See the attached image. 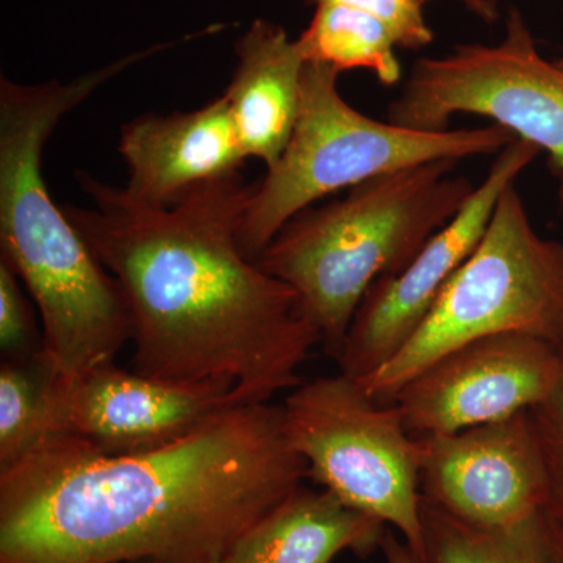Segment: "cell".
<instances>
[{"mask_svg": "<svg viewBox=\"0 0 563 563\" xmlns=\"http://www.w3.org/2000/svg\"><path fill=\"white\" fill-rule=\"evenodd\" d=\"M309 468L269 402L109 454L52 437L0 472V563H218Z\"/></svg>", "mask_w": 563, "mask_h": 563, "instance_id": "1", "label": "cell"}, {"mask_svg": "<svg viewBox=\"0 0 563 563\" xmlns=\"http://www.w3.org/2000/svg\"><path fill=\"white\" fill-rule=\"evenodd\" d=\"M76 177L92 207L63 209L121 285L133 372L222 388L246 404L301 384L298 369L320 333L290 285L243 251L240 225L254 184L235 174L154 209L90 174Z\"/></svg>", "mask_w": 563, "mask_h": 563, "instance_id": "2", "label": "cell"}, {"mask_svg": "<svg viewBox=\"0 0 563 563\" xmlns=\"http://www.w3.org/2000/svg\"><path fill=\"white\" fill-rule=\"evenodd\" d=\"M147 57L136 52L70 81L0 79V257L35 302L43 355L63 383L113 363L132 320L121 285L52 199L44 147L63 117Z\"/></svg>", "mask_w": 563, "mask_h": 563, "instance_id": "3", "label": "cell"}, {"mask_svg": "<svg viewBox=\"0 0 563 563\" xmlns=\"http://www.w3.org/2000/svg\"><path fill=\"white\" fill-rule=\"evenodd\" d=\"M442 158L380 174L343 199L292 217L258 255L262 269L290 285L303 317L333 357L363 296L401 273L472 198L474 184Z\"/></svg>", "mask_w": 563, "mask_h": 563, "instance_id": "4", "label": "cell"}, {"mask_svg": "<svg viewBox=\"0 0 563 563\" xmlns=\"http://www.w3.org/2000/svg\"><path fill=\"white\" fill-rule=\"evenodd\" d=\"M339 76L322 63L303 68L295 131L279 162L254 184L240 225V243L251 261L292 217L332 192L421 163L495 154L517 139L496 124L420 132L373 120L344 101Z\"/></svg>", "mask_w": 563, "mask_h": 563, "instance_id": "5", "label": "cell"}, {"mask_svg": "<svg viewBox=\"0 0 563 563\" xmlns=\"http://www.w3.org/2000/svg\"><path fill=\"white\" fill-rule=\"evenodd\" d=\"M498 333L563 342V244L536 232L514 184L499 196L476 250L444 285L412 340L357 380L377 404H393L433 361Z\"/></svg>", "mask_w": 563, "mask_h": 563, "instance_id": "6", "label": "cell"}, {"mask_svg": "<svg viewBox=\"0 0 563 563\" xmlns=\"http://www.w3.org/2000/svg\"><path fill=\"white\" fill-rule=\"evenodd\" d=\"M285 431L322 488L396 529L422 555L420 450L396 404H377L357 379L318 377L285 399Z\"/></svg>", "mask_w": 563, "mask_h": 563, "instance_id": "7", "label": "cell"}, {"mask_svg": "<svg viewBox=\"0 0 563 563\" xmlns=\"http://www.w3.org/2000/svg\"><path fill=\"white\" fill-rule=\"evenodd\" d=\"M388 122L420 132L450 131L457 113L481 114L550 154L563 184V68L544 60L523 14H507L498 44H462L440 58H420Z\"/></svg>", "mask_w": 563, "mask_h": 563, "instance_id": "8", "label": "cell"}, {"mask_svg": "<svg viewBox=\"0 0 563 563\" xmlns=\"http://www.w3.org/2000/svg\"><path fill=\"white\" fill-rule=\"evenodd\" d=\"M539 154V147L520 139L503 147L483 184L453 220L433 233L401 273L374 282L355 310L336 358L343 374L363 379L412 340L444 285L476 250L501 192Z\"/></svg>", "mask_w": 563, "mask_h": 563, "instance_id": "9", "label": "cell"}, {"mask_svg": "<svg viewBox=\"0 0 563 563\" xmlns=\"http://www.w3.org/2000/svg\"><path fill=\"white\" fill-rule=\"evenodd\" d=\"M561 374V343L498 333L446 352L404 385L393 404L413 439L444 435L531 410Z\"/></svg>", "mask_w": 563, "mask_h": 563, "instance_id": "10", "label": "cell"}, {"mask_svg": "<svg viewBox=\"0 0 563 563\" xmlns=\"http://www.w3.org/2000/svg\"><path fill=\"white\" fill-rule=\"evenodd\" d=\"M417 442L421 499L455 520L499 528L544 509L547 470L531 410Z\"/></svg>", "mask_w": 563, "mask_h": 563, "instance_id": "11", "label": "cell"}, {"mask_svg": "<svg viewBox=\"0 0 563 563\" xmlns=\"http://www.w3.org/2000/svg\"><path fill=\"white\" fill-rule=\"evenodd\" d=\"M240 404L246 402L222 388L125 372L114 362L70 383L57 377L55 390L62 435L77 437L109 454L172 443Z\"/></svg>", "mask_w": 563, "mask_h": 563, "instance_id": "12", "label": "cell"}, {"mask_svg": "<svg viewBox=\"0 0 563 563\" xmlns=\"http://www.w3.org/2000/svg\"><path fill=\"white\" fill-rule=\"evenodd\" d=\"M118 151L129 169L122 190L154 209H169L196 188L240 174L247 161L224 95L198 110L125 122Z\"/></svg>", "mask_w": 563, "mask_h": 563, "instance_id": "13", "label": "cell"}, {"mask_svg": "<svg viewBox=\"0 0 563 563\" xmlns=\"http://www.w3.org/2000/svg\"><path fill=\"white\" fill-rule=\"evenodd\" d=\"M235 55L224 96L244 154L268 169L279 162L295 131L307 62L298 41L268 20L252 22L236 41Z\"/></svg>", "mask_w": 563, "mask_h": 563, "instance_id": "14", "label": "cell"}, {"mask_svg": "<svg viewBox=\"0 0 563 563\" xmlns=\"http://www.w3.org/2000/svg\"><path fill=\"white\" fill-rule=\"evenodd\" d=\"M388 526L333 493L298 487L233 548L232 563H331L343 551L372 554Z\"/></svg>", "mask_w": 563, "mask_h": 563, "instance_id": "15", "label": "cell"}, {"mask_svg": "<svg viewBox=\"0 0 563 563\" xmlns=\"http://www.w3.org/2000/svg\"><path fill=\"white\" fill-rule=\"evenodd\" d=\"M422 563H563V525L542 509L517 523H462L421 499Z\"/></svg>", "mask_w": 563, "mask_h": 563, "instance_id": "16", "label": "cell"}, {"mask_svg": "<svg viewBox=\"0 0 563 563\" xmlns=\"http://www.w3.org/2000/svg\"><path fill=\"white\" fill-rule=\"evenodd\" d=\"M296 41L307 63H322L340 74L369 69L385 87L401 81L395 36L383 21L365 11L340 3H317L312 21Z\"/></svg>", "mask_w": 563, "mask_h": 563, "instance_id": "17", "label": "cell"}, {"mask_svg": "<svg viewBox=\"0 0 563 563\" xmlns=\"http://www.w3.org/2000/svg\"><path fill=\"white\" fill-rule=\"evenodd\" d=\"M57 374L43 354L0 365V472L62 435L55 407Z\"/></svg>", "mask_w": 563, "mask_h": 563, "instance_id": "18", "label": "cell"}, {"mask_svg": "<svg viewBox=\"0 0 563 563\" xmlns=\"http://www.w3.org/2000/svg\"><path fill=\"white\" fill-rule=\"evenodd\" d=\"M24 284L0 257V351L2 361H29L43 354V333L33 318Z\"/></svg>", "mask_w": 563, "mask_h": 563, "instance_id": "19", "label": "cell"}, {"mask_svg": "<svg viewBox=\"0 0 563 563\" xmlns=\"http://www.w3.org/2000/svg\"><path fill=\"white\" fill-rule=\"evenodd\" d=\"M562 374L554 390L531 409L547 470L544 510L563 525V342Z\"/></svg>", "mask_w": 563, "mask_h": 563, "instance_id": "20", "label": "cell"}, {"mask_svg": "<svg viewBox=\"0 0 563 563\" xmlns=\"http://www.w3.org/2000/svg\"><path fill=\"white\" fill-rule=\"evenodd\" d=\"M309 2H332L351 9L365 11L383 21L401 49L418 51L429 46L433 32L424 18L421 0H309Z\"/></svg>", "mask_w": 563, "mask_h": 563, "instance_id": "21", "label": "cell"}, {"mask_svg": "<svg viewBox=\"0 0 563 563\" xmlns=\"http://www.w3.org/2000/svg\"><path fill=\"white\" fill-rule=\"evenodd\" d=\"M380 550H383L385 563H422L421 559L410 550L409 544L396 539L391 528L385 531Z\"/></svg>", "mask_w": 563, "mask_h": 563, "instance_id": "22", "label": "cell"}, {"mask_svg": "<svg viewBox=\"0 0 563 563\" xmlns=\"http://www.w3.org/2000/svg\"><path fill=\"white\" fill-rule=\"evenodd\" d=\"M218 563H232V562H231V561H229V559H225V561L218 562Z\"/></svg>", "mask_w": 563, "mask_h": 563, "instance_id": "23", "label": "cell"}, {"mask_svg": "<svg viewBox=\"0 0 563 563\" xmlns=\"http://www.w3.org/2000/svg\"><path fill=\"white\" fill-rule=\"evenodd\" d=\"M421 2L424 3V5H426V3L429 2V0H421Z\"/></svg>", "mask_w": 563, "mask_h": 563, "instance_id": "24", "label": "cell"}, {"mask_svg": "<svg viewBox=\"0 0 563 563\" xmlns=\"http://www.w3.org/2000/svg\"><path fill=\"white\" fill-rule=\"evenodd\" d=\"M129 563H151V562H129Z\"/></svg>", "mask_w": 563, "mask_h": 563, "instance_id": "25", "label": "cell"}]
</instances>
